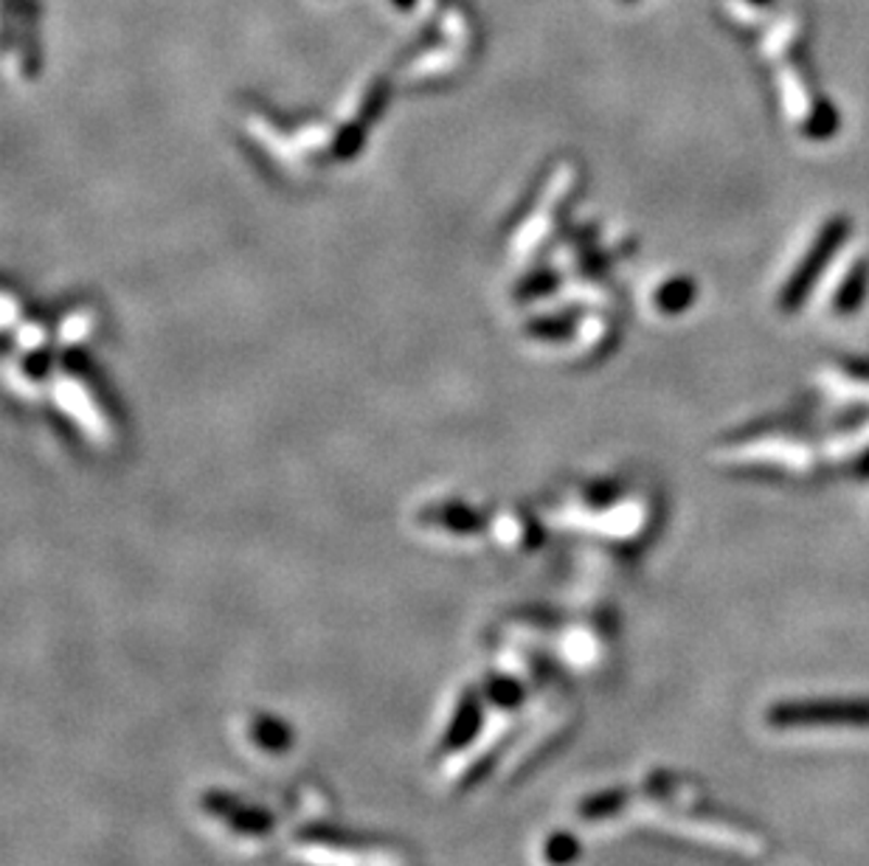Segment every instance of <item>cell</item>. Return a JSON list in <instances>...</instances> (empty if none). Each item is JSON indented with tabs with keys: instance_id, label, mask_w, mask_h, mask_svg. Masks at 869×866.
<instances>
[{
	"instance_id": "cell-1",
	"label": "cell",
	"mask_w": 869,
	"mask_h": 866,
	"mask_svg": "<svg viewBox=\"0 0 869 866\" xmlns=\"http://www.w3.org/2000/svg\"><path fill=\"white\" fill-rule=\"evenodd\" d=\"M766 726L774 731L807 729H869L867 695H842V698H794L777 701L766 709Z\"/></svg>"
},
{
	"instance_id": "cell-2",
	"label": "cell",
	"mask_w": 869,
	"mask_h": 866,
	"mask_svg": "<svg viewBox=\"0 0 869 866\" xmlns=\"http://www.w3.org/2000/svg\"><path fill=\"white\" fill-rule=\"evenodd\" d=\"M849 234V222L844 217H835V220L825 222L819 231V237L814 240V245L807 247L805 259L796 265L794 276L782 284L780 290V309L782 313H796V309L805 304L807 293L816 288V282L821 279V270L828 268V262L833 259L835 251L844 245Z\"/></svg>"
},
{
	"instance_id": "cell-3",
	"label": "cell",
	"mask_w": 869,
	"mask_h": 866,
	"mask_svg": "<svg viewBox=\"0 0 869 866\" xmlns=\"http://www.w3.org/2000/svg\"><path fill=\"white\" fill-rule=\"evenodd\" d=\"M206 807L212 811V816L222 818L228 827H234L240 832H265L270 827V818L263 816L259 811H251L245 804H240L237 799L231 797H206Z\"/></svg>"
},
{
	"instance_id": "cell-4",
	"label": "cell",
	"mask_w": 869,
	"mask_h": 866,
	"mask_svg": "<svg viewBox=\"0 0 869 866\" xmlns=\"http://www.w3.org/2000/svg\"><path fill=\"white\" fill-rule=\"evenodd\" d=\"M478 723H482V709H478L476 695H464L453 721H450L448 735H445V749H462L464 742L478 731Z\"/></svg>"
},
{
	"instance_id": "cell-5",
	"label": "cell",
	"mask_w": 869,
	"mask_h": 866,
	"mask_svg": "<svg viewBox=\"0 0 869 866\" xmlns=\"http://www.w3.org/2000/svg\"><path fill=\"white\" fill-rule=\"evenodd\" d=\"M867 284H869L867 262H858V265H853V270H849L847 279L842 282L839 293H835V309H839V313H853V309L861 307L864 296H867Z\"/></svg>"
},
{
	"instance_id": "cell-6",
	"label": "cell",
	"mask_w": 869,
	"mask_h": 866,
	"mask_svg": "<svg viewBox=\"0 0 869 866\" xmlns=\"http://www.w3.org/2000/svg\"><path fill=\"white\" fill-rule=\"evenodd\" d=\"M628 802V793L625 791H605V793H593L588 797L586 802L579 804V818H588V822H600V818L616 816V813L625 807Z\"/></svg>"
},
{
	"instance_id": "cell-7",
	"label": "cell",
	"mask_w": 869,
	"mask_h": 866,
	"mask_svg": "<svg viewBox=\"0 0 869 866\" xmlns=\"http://www.w3.org/2000/svg\"><path fill=\"white\" fill-rule=\"evenodd\" d=\"M254 740L259 742V749L265 751H282L287 749L290 742V731L282 721H273V717H259L251 729Z\"/></svg>"
},
{
	"instance_id": "cell-8",
	"label": "cell",
	"mask_w": 869,
	"mask_h": 866,
	"mask_svg": "<svg viewBox=\"0 0 869 866\" xmlns=\"http://www.w3.org/2000/svg\"><path fill=\"white\" fill-rule=\"evenodd\" d=\"M544 858L552 866H572L579 858V841L572 832H554L552 839L546 841Z\"/></svg>"
},
{
	"instance_id": "cell-9",
	"label": "cell",
	"mask_w": 869,
	"mask_h": 866,
	"mask_svg": "<svg viewBox=\"0 0 869 866\" xmlns=\"http://www.w3.org/2000/svg\"><path fill=\"white\" fill-rule=\"evenodd\" d=\"M692 298H695V288H692L690 279H676V282H669L667 288L662 290V309H667V313H681L683 307H690Z\"/></svg>"
},
{
	"instance_id": "cell-10",
	"label": "cell",
	"mask_w": 869,
	"mask_h": 866,
	"mask_svg": "<svg viewBox=\"0 0 869 866\" xmlns=\"http://www.w3.org/2000/svg\"><path fill=\"white\" fill-rule=\"evenodd\" d=\"M397 7H411V0H397Z\"/></svg>"
},
{
	"instance_id": "cell-11",
	"label": "cell",
	"mask_w": 869,
	"mask_h": 866,
	"mask_svg": "<svg viewBox=\"0 0 869 866\" xmlns=\"http://www.w3.org/2000/svg\"><path fill=\"white\" fill-rule=\"evenodd\" d=\"M754 3H768V0H754Z\"/></svg>"
}]
</instances>
